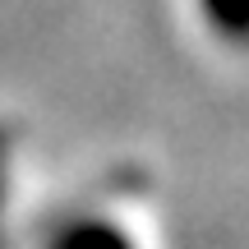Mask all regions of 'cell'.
Returning <instances> with one entry per match:
<instances>
[{"label": "cell", "instance_id": "obj_1", "mask_svg": "<svg viewBox=\"0 0 249 249\" xmlns=\"http://www.w3.org/2000/svg\"><path fill=\"white\" fill-rule=\"evenodd\" d=\"M222 37H249V0H198Z\"/></svg>", "mask_w": 249, "mask_h": 249}]
</instances>
